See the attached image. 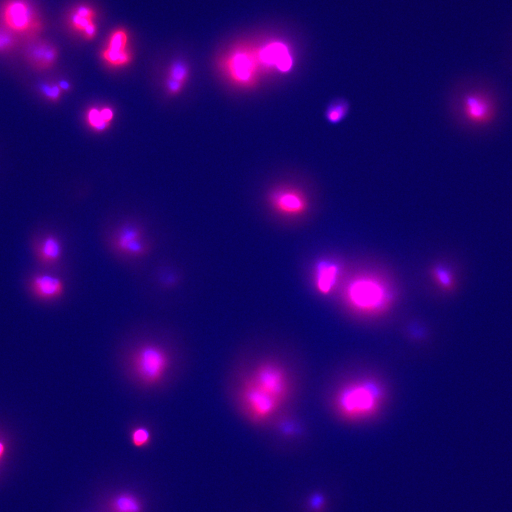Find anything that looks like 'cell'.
<instances>
[{
    "label": "cell",
    "instance_id": "6da1fadb",
    "mask_svg": "<svg viewBox=\"0 0 512 512\" xmlns=\"http://www.w3.org/2000/svg\"><path fill=\"white\" fill-rule=\"evenodd\" d=\"M235 373L272 398L284 410H292L301 393L297 367L277 350L253 351Z\"/></svg>",
    "mask_w": 512,
    "mask_h": 512
},
{
    "label": "cell",
    "instance_id": "7a4b0ae2",
    "mask_svg": "<svg viewBox=\"0 0 512 512\" xmlns=\"http://www.w3.org/2000/svg\"><path fill=\"white\" fill-rule=\"evenodd\" d=\"M385 396V387L380 380L362 376L341 385L332 395L331 406L344 420L363 421L377 415Z\"/></svg>",
    "mask_w": 512,
    "mask_h": 512
},
{
    "label": "cell",
    "instance_id": "3957f363",
    "mask_svg": "<svg viewBox=\"0 0 512 512\" xmlns=\"http://www.w3.org/2000/svg\"><path fill=\"white\" fill-rule=\"evenodd\" d=\"M228 387L233 410L251 427L268 430L278 417L287 411L238 373H231Z\"/></svg>",
    "mask_w": 512,
    "mask_h": 512
},
{
    "label": "cell",
    "instance_id": "277c9868",
    "mask_svg": "<svg viewBox=\"0 0 512 512\" xmlns=\"http://www.w3.org/2000/svg\"><path fill=\"white\" fill-rule=\"evenodd\" d=\"M127 364L133 380L142 387L153 388L164 380L173 361L165 347L153 342H144L131 351Z\"/></svg>",
    "mask_w": 512,
    "mask_h": 512
},
{
    "label": "cell",
    "instance_id": "5b68a950",
    "mask_svg": "<svg viewBox=\"0 0 512 512\" xmlns=\"http://www.w3.org/2000/svg\"><path fill=\"white\" fill-rule=\"evenodd\" d=\"M348 306L366 316H377L390 306L393 294L380 278L369 274L359 275L346 285L344 292Z\"/></svg>",
    "mask_w": 512,
    "mask_h": 512
},
{
    "label": "cell",
    "instance_id": "8992f818",
    "mask_svg": "<svg viewBox=\"0 0 512 512\" xmlns=\"http://www.w3.org/2000/svg\"><path fill=\"white\" fill-rule=\"evenodd\" d=\"M0 25L17 36L22 43L42 36L46 20L35 0H0Z\"/></svg>",
    "mask_w": 512,
    "mask_h": 512
},
{
    "label": "cell",
    "instance_id": "52a82bcc",
    "mask_svg": "<svg viewBox=\"0 0 512 512\" xmlns=\"http://www.w3.org/2000/svg\"><path fill=\"white\" fill-rule=\"evenodd\" d=\"M448 100V110L453 117L472 126L490 124L496 115L493 99L481 90H465Z\"/></svg>",
    "mask_w": 512,
    "mask_h": 512
},
{
    "label": "cell",
    "instance_id": "ba28073f",
    "mask_svg": "<svg viewBox=\"0 0 512 512\" xmlns=\"http://www.w3.org/2000/svg\"><path fill=\"white\" fill-rule=\"evenodd\" d=\"M267 199L269 207L274 213L287 218L302 217L309 208L306 194L291 186H279L272 188Z\"/></svg>",
    "mask_w": 512,
    "mask_h": 512
},
{
    "label": "cell",
    "instance_id": "9c48e42d",
    "mask_svg": "<svg viewBox=\"0 0 512 512\" xmlns=\"http://www.w3.org/2000/svg\"><path fill=\"white\" fill-rule=\"evenodd\" d=\"M110 244L117 253L135 258L146 256L151 250L144 230L133 223L119 227L112 235Z\"/></svg>",
    "mask_w": 512,
    "mask_h": 512
},
{
    "label": "cell",
    "instance_id": "30bf717a",
    "mask_svg": "<svg viewBox=\"0 0 512 512\" xmlns=\"http://www.w3.org/2000/svg\"><path fill=\"white\" fill-rule=\"evenodd\" d=\"M19 50L24 62L37 72H43L53 68L59 56L57 46L42 36L23 42Z\"/></svg>",
    "mask_w": 512,
    "mask_h": 512
},
{
    "label": "cell",
    "instance_id": "8fae6325",
    "mask_svg": "<svg viewBox=\"0 0 512 512\" xmlns=\"http://www.w3.org/2000/svg\"><path fill=\"white\" fill-rule=\"evenodd\" d=\"M257 63L256 53L239 49L234 51L228 60V73L235 82L250 86L255 81Z\"/></svg>",
    "mask_w": 512,
    "mask_h": 512
},
{
    "label": "cell",
    "instance_id": "7c38bea8",
    "mask_svg": "<svg viewBox=\"0 0 512 512\" xmlns=\"http://www.w3.org/2000/svg\"><path fill=\"white\" fill-rule=\"evenodd\" d=\"M258 62L263 66L282 73H289L294 64L292 55L286 44L274 41L261 47L257 53Z\"/></svg>",
    "mask_w": 512,
    "mask_h": 512
},
{
    "label": "cell",
    "instance_id": "4fadbf2b",
    "mask_svg": "<svg viewBox=\"0 0 512 512\" xmlns=\"http://www.w3.org/2000/svg\"><path fill=\"white\" fill-rule=\"evenodd\" d=\"M341 274V266L334 259L322 258L316 261L313 269V282L321 295H329L335 289Z\"/></svg>",
    "mask_w": 512,
    "mask_h": 512
},
{
    "label": "cell",
    "instance_id": "5bb4252c",
    "mask_svg": "<svg viewBox=\"0 0 512 512\" xmlns=\"http://www.w3.org/2000/svg\"><path fill=\"white\" fill-rule=\"evenodd\" d=\"M31 294L37 299L43 302L56 300L64 293L65 284L58 277L49 274H34L28 282Z\"/></svg>",
    "mask_w": 512,
    "mask_h": 512
},
{
    "label": "cell",
    "instance_id": "9a60e30c",
    "mask_svg": "<svg viewBox=\"0 0 512 512\" xmlns=\"http://www.w3.org/2000/svg\"><path fill=\"white\" fill-rule=\"evenodd\" d=\"M32 246L36 260L43 266L55 265L62 256V243L55 234L48 233L41 236L33 241Z\"/></svg>",
    "mask_w": 512,
    "mask_h": 512
},
{
    "label": "cell",
    "instance_id": "2e32d148",
    "mask_svg": "<svg viewBox=\"0 0 512 512\" xmlns=\"http://www.w3.org/2000/svg\"><path fill=\"white\" fill-rule=\"evenodd\" d=\"M351 105L349 101L343 97L332 99L324 110L325 119L331 124H338L343 121L349 114Z\"/></svg>",
    "mask_w": 512,
    "mask_h": 512
},
{
    "label": "cell",
    "instance_id": "e0dca14e",
    "mask_svg": "<svg viewBox=\"0 0 512 512\" xmlns=\"http://www.w3.org/2000/svg\"><path fill=\"white\" fill-rule=\"evenodd\" d=\"M112 512H142V503L134 494L122 492L115 495L110 501Z\"/></svg>",
    "mask_w": 512,
    "mask_h": 512
},
{
    "label": "cell",
    "instance_id": "ac0fdd59",
    "mask_svg": "<svg viewBox=\"0 0 512 512\" xmlns=\"http://www.w3.org/2000/svg\"><path fill=\"white\" fill-rule=\"evenodd\" d=\"M101 57L105 62L112 67H123L131 63L132 55L128 49L124 51H113L103 48Z\"/></svg>",
    "mask_w": 512,
    "mask_h": 512
},
{
    "label": "cell",
    "instance_id": "d6986e66",
    "mask_svg": "<svg viewBox=\"0 0 512 512\" xmlns=\"http://www.w3.org/2000/svg\"><path fill=\"white\" fill-rule=\"evenodd\" d=\"M20 38L0 25V55L11 54L19 50Z\"/></svg>",
    "mask_w": 512,
    "mask_h": 512
},
{
    "label": "cell",
    "instance_id": "ffe728a7",
    "mask_svg": "<svg viewBox=\"0 0 512 512\" xmlns=\"http://www.w3.org/2000/svg\"><path fill=\"white\" fill-rule=\"evenodd\" d=\"M432 276L440 287L451 290L455 284L453 273L449 267L444 265H437L432 269Z\"/></svg>",
    "mask_w": 512,
    "mask_h": 512
},
{
    "label": "cell",
    "instance_id": "44dd1931",
    "mask_svg": "<svg viewBox=\"0 0 512 512\" xmlns=\"http://www.w3.org/2000/svg\"><path fill=\"white\" fill-rule=\"evenodd\" d=\"M128 33L124 28H116L110 34L105 48L114 51L128 50Z\"/></svg>",
    "mask_w": 512,
    "mask_h": 512
},
{
    "label": "cell",
    "instance_id": "7402d4cb",
    "mask_svg": "<svg viewBox=\"0 0 512 512\" xmlns=\"http://www.w3.org/2000/svg\"><path fill=\"white\" fill-rule=\"evenodd\" d=\"M190 75L189 67L184 60H176L174 61L167 70V78L185 85Z\"/></svg>",
    "mask_w": 512,
    "mask_h": 512
},
{
    "label": "cell",
    "instance_id": "603a6c76",
    "mask_svg": "<svg viewBox=\"0 0 512 512\" xmlns=\"http://www.w3.org/2000/svg\"><path fill=\"white\" fill-rule=\"evenodd\" d=\"M38 90L43 97L52 102L59 101L63 92L58 84L55 82H44L41 83L38 86Z\"/></svg>",
    "mask_w": 512,
    "mask_h": 512
},
{
    "label": "cell",
    "instance_id": "cb8c5ba5",
    "mask_svg": "<svg viewBox=\"0 0 512 512\" xmlns=\"http://www.w3.org/2000/svg\"><path fill=\"white\" fill-rule=\"evenodd\" d=\"M87 121L88 124L96 132H103L107 129L110 123L104 119L100 109L96 107L90 108L87 113Z\"/></svg>",
    "mask_w": 512,
    "mask_h": 512
},
{
    "label": "cell",
    "instance_id": "d4e9b609",
    "mask_svg": "<svg viewBox=\"0 0 512 512\" xmlns=\"http://www.w3.org/2000/svg\"><path fill=\"white\" fill-rule=\"evenodd\" d=\"M327 500L324 494L316 492L311 494L306 503L307 512H325Z\"/></svg>",
    "mask_w": 512,
    "mask_h": 512
},
{
    "label": "cell",
    "instance_id": "484cf974",
    "mask_svg": "<svg viewBox=\"0 0 512 512\" xmlns=\"http://www.w3.org/2000/svg\"><path fill=\"white\" fill-rule=\"evenodd\" d=\"M132 444L136 447H144L150 442V432L144 427L134 428L130 434Z\"/></svg>",
    "mask_w": 512,
    "mask_h": 512
},
{
    "label": "cell",
    "instance_id": "4316f807",
    "mask_svg": "<svg viewBox=\"0 0 512 512\" xmlns=\"http://www.w3.org/2000/svg\"><path fill=\"white\" fill-rule=\"evenodd\" d=\"M185 85L166 77L165 87L167 92L171 95L179 94Z\"/></svg>",
    "mask_w": 512,
    "mask_h": 512
},
{
    "label": "cell",
    "instance_id": "83f0119b",
    "mask_svg": "<svg viewBox=\"0 0 512 512\" xmlns=\"http://www.w3.org/2000/svg\"><path fill=\"white\" fill-rule=\"evenodd\" d=\"M97 31V25L95 22H93L85 28V30L81 33V35L86 40H92L95 37Z\"/></svg>",
    "mask_w": 512,
    "mask_h": 512
},
{
    "label": "cell",
    "instance_id": "f1b7e54d",
    "mask_svg": "<svg viewBox=\"0 0 512 512\" xmlns=\"http://www.w3.org/2000/svg\"><path fill=\"white\" fill-rule=\"evenodd\" d=\"M63 92H68L70 90L71 85L65 80H61L57 82Z\"/></svg>",
    "mask_w": 512,
    "mask_h": 512
},
{
    "label": "cell",
    "instance_id": "f546056e",
    "mask_svg": "<svg viewBox=\"0 0 512 512\" xmlns=\"http://www.w3.org/2000/svg\"><path fill=\"white\" fill-rule=\"evenodd\" d=\"M6 452V445L4 441L0 439V462L4 459Z\"/></svg>",
    "mask_w": 512,
    "mask_h": 512
}]
</instances>
